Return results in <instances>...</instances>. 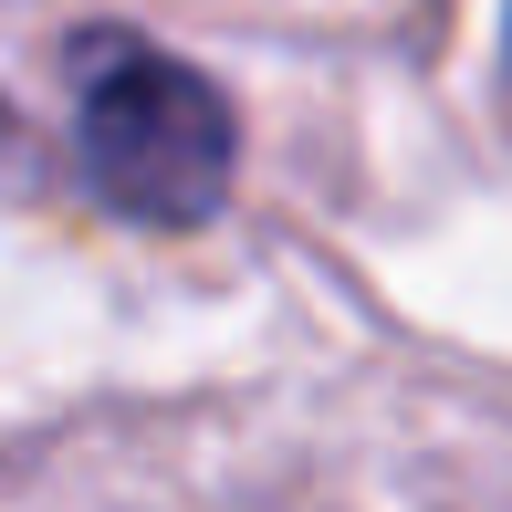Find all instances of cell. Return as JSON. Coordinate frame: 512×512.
Here are the masks:
<instances>
[{
  "label": "cell",
  "mask_w": 512,
  "mask_h": 512,
  "mask_svg": "<svg viewBox=\"0 0 512 512\" xmlns=\"http://www.w3.org/2000/svg\"><path fill=\"white\" fill-rule=\"evenodd\" d=\"M63 74H74V157L115 220L199 230L230 199L241 115L199 63H178L147 32H74Z\"/></svg>",
  "instance_id": "1"
},
{
  "label": "cell",
  "mask_w": 512,
  "mask_h": 512,
  "mask_svg": "<svg viewBox=\"0 0 512 512\" xmlns=\"http://www.w3.org/2000/svg\"><path fill=\"white\" fill-rule=\"evenodd\" d=\"M0 147H11V105H0Z\"/></svg>",
  "instance_id": "2"
}]
</instances>
